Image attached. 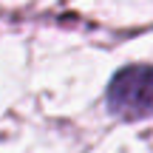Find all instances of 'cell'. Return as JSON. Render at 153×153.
Segmentation results:
<instances>
[{
  "instance_id": "1",
  "label": "cell",
  "mask_w": 153,
  "mask_h": 153,
  "mask_svg": "<svg viewBox=\"0 0 153 153\" xmlns=\"http://www.w3.org/2000/svg\"><path fill=\"white\" fill-rule=\"evenodd\" d=\"M105 108L114 119H153V62H131L108 79Z\"/></svg>"
}]
</instances>
